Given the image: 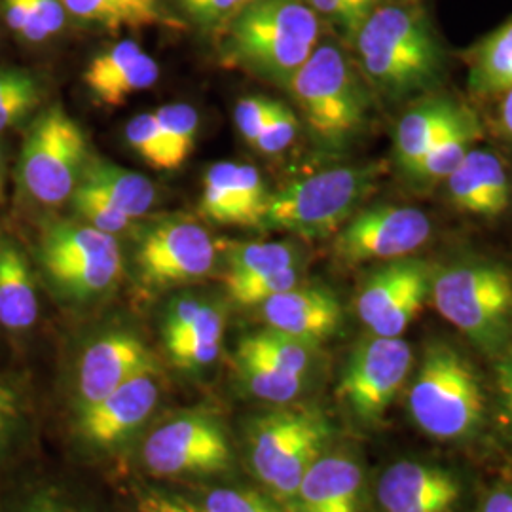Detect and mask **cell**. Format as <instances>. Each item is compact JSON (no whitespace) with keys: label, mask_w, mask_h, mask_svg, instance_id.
Returning a JSON list of instances; mask_svg holds the SVG:
<instances>
[{"label":"cell","mask_w":512,"mask_h":512,"mask_svg":"<svg viewBox=\"0 0 512 512\" xmlns=\"http://www.w3.org/2000/svg\"><path fill=\"white\" fill-rule=\"evenodd\" d=\"M370 90L389 103L435 92L448 54L425 0H384L349 44Z\"/></svg>","instance_id":"1"},{"label":"cell","mask_w":512,"mask_h":512,"mask_svg":"<svg viewBox=\"0 0 512 512\" xmlns=\"http://www.w3.org/2000/svg\"><path fill=\"white\" fill-rule=\"evenodd\" d=\"M323 21L308 0H253L226 27L228 65L289 88L321 42Z\"/></svg>","instance_id":"2"},{"label":"cell","mask_w":512,"mask_h":512,"mask_svg":"<svg viewBox=\"0 0 512 512\" xmlns=\"http://www.w3.org/2000/svg\"><path fill=\"white\" fill-rule=\"evenodd\" d=\"M440 315L482 353L497 357L512 340V272L494 260L465 258L435 268L431 296Z\"/></svg>","instance_id":"3"},{"label":"cell","mask_w":512,"mask_h":512,"mask_svg":"<svg viewBox=\"0 0 512 512\" xmlns=\"http://www.w3.org/2000/svg\"><path fill=\"white\" fill-rule=\"evenodd\" d=\"M308 128L325 147H344L365 126V78L336 40H321L289 88Z\"/></svg>","instance_id":"4"},{"label":"cell","mask_w":512,"mask_h":512,"mask_svg":"<svg viewBox=\"0 0 512 512\" xmlns=\"http://www.w3.org/2000/svg\"><path fill=\"white\" fill-rule=\"evenodd\" d=\"M408 410L433 439H471L486 414L484 389L473 363L450 344H429L408 389Z\"/></svg>","instance_id":"5"},{"label":"cell","mask_w":512,"mask_h":512,"mask_svg":"<svg viewBox=\"0 0 512 512\" xmlns=\"http://www.w3.org/2000/svg\"><path fill=\"white\" fill-rule=\"evenodd\" d=\"M384 165H346L319 171L270 196L262 228L298 238L334 236L372 196Z\"/></svg>","instance_id":"6"},{"label":"cell","mask_w":512,"mask_h":512,"mask_svg":"<svg viewBox=\"0 0 512 512\" xmlns=\"http://www.w3.org/2000/svg\"><path fill=\"white\" fill-rule=\"evenodd\" d=\"M90 162L84 129L61 105L40 112L19 156V181L33 202L57 207L71 200Z\"/></svg>","instance_id":"7"},{"label":"cell","mask_w":512,"mask_h":512,"mask_svg":"<svg viewBox=\"0 0 512 512\" xmlns=\"http://www.w3.org/2000/svg\"><path fill=\"white\" fill-rule=\"evenodd\" d=\"M327 439V421L311 410H277L258 418L249 435L256 476L293 505L302 478L321 458Z\"/></svg>","instance_id":"8"},{"label":"cell","mask_w":512,"mask_h":512,"mask_svg":"<svg viewBox=\"0 0 512 512\" xmlns=\"http://www.w3.org/2000/svg\"><path fill=\"white\" fill-rule=\"evenodd\" d=\"M412 365L414 353L401 336L372 334L349 355L338 397L357 420L378 423L401 393Z\"/></svg>","instance_id":"9"},{"label":"cell","mask_w":512,"mask_h":512,"mask_svg":"<svg viewBox=\"0 0 512 512\" xmlns=\"http://www.w3.org/2000/svg\"><path fill=\"white\" fill-rule=\"evenodd\" d=\"M433 236L425 211L410 205H376L357 211L340 228L332 251L344 264L389 262L414 256Z\"/></svg>","instance_id":"10"},{"label":"cell","mask_w":512,"mask_h":512,"mask_svg":"<svg viewBox=\"0 0 512 512\" xmlns=\"http://www.w3.org/2000/svg\"><path fill=\"white\" fill-rule=\"evenodd\" d=\"M433 275L435 268L418 256L389 260L368 275L355 310L370 334L401 336L429 300Z\"/></svg>","instance_id":"11"},{"label":"cell","mask_w":512,"mask_h":512,"mask_svg":"<svg viewBox=\"0 0 512 512\" xmlns=\"http://www.w3.org/2000/svg\"><path fill=\"white\" fill-rule=\"evenodd\" d=\"M219 243L202 224L167 219L152 224L139 239L135 264L139 279L156 289L202 279L215 268Z\"/></svg>","instance_id":"12"},{"label":"cell","mask_w":512,"mask_h":512,"mask_svg":"<svg viewBox=\"0 0 512 512\" xmlns=\"http://www.w3.org/2000/svg\"><path fill=\"white\" fill-rule=\"evenodd\" d=\"M143 458L152 475L219 473L230 463V446L217 421L186 414L150 433Z\"/></svg>","instance_id":"13"},{"label":"cell","mask_w":512,"mask_h":512,"mask_svg":"<svg viewBox=\"0 0 512 512\" xmlns=\"http://www.w3.org/2000/svg\"><path fill=\"white\" fill-rule=\"evenodd\" d=\"M270 196L256 167L219 162L205 171L200 213L220 226H262Z\"/></svg>","instance_id":"14"},{"label":"cell","mask_w":512,"mask_h":512,"mask_svg":"<svg viewBox=\"0 0 512 512\" xmlns=\"http://www.w3.org/2000/svg\"><path fill=\"white\" fill-rule=\"evenodd\" d=\"M459 499L458 476L423 461L393 463L378 482L384 512H454Z\"/></svg>","instance_id":"15"},{"label":"cell","mask_w":512,"mask_h":512,"mask_svg":"<svg viewBox=\"0 0 512 512\" xmlns=\"http://www.w3.org/2000/svg\"><path fill=\"white\" fill-rule=\"evenodd\" d=\"M160 385L156 366L135 374L101 401L84 406L80 427L84 437L97 446L116 444L135 431L158 403Z\"/></svg>","instance_id":"16"},{"label":"cell","mask_w":512,"mask_h":512,"mask_svg":"<svg viewBox=\"0 0 512 512\" xmlns=\"http://www.w3.org/2000/svg\"><path fill=\"white\" fill-rule=\"evenodd\" d=\"M147 346L129 332H110L95 340L80 359L78 395L84 406L101 401L135 374L152 368Z\"/></svg>","instance_id":"17"},{"label":"cell","mask_w":512,"mask_h":512,"mask_svg":"<svg viewBox=\"0 0 512 512\" xmlns=\"http://www.w3.org/2000/svg\"><path fill=\"white\" fill-rule=\"evenodd\" d=\"M442 184L448 202L461 213L495 219L511 207V177L501 156L492 150L473 148Z\"/></svg>","instance_id":"18"},{"label":"cell","mask_w":512,"mask_h":512,"mask_svg":"<svg viewBox=\"0 0 512 512\" xmlns=\"http://www.w3.org/2000/svg\"><path fill=\"white\" fill-rule=\"evenodd\" d=\"M160 78V65L133 40L112 44L95 55L84 84L103 107H122L131 95L150 90Z\"/></svg>","instance_id":"19"},{"label":"cell","mask_w":512,"mask_h":512,"mask_svg":"<svg viewBox=\"0 0 512 512\" xmlns=\"http://www.w3.org/2000/svg\"><path fill=\"white\" fill-rule=\"evenodd\" d=\"M260 315L268 329L317 346L340 327L342 306L327 289L296 285L260 304Z\"/></svg>","instance_id":"20"},{"label":"cell","mask_w":512,"mask_h":512,"mask_svg":"<svg viewBox=\"0 0 512 512\" xmlns=\"http://www.w3.org/2000/svg\"><path fill=\"white\" fill-rule=\"evenodd\" d=\"M471 109L446 93H429L404 112L395 128V164L401 173L410 171L421 158L456 128Z\"/></svg>","instance_id":"21"},{"label":"cell","mask_w":512,"mask_h":512,"mask_svg":"<svg viewBox=\"0 0 512 512\" xmlns=\"http://www.w3.org/2000/svg\"><path fill=\"white\" fill-rule=\"evenodd\" d=\"M363 471L348 456H321L294 495L296 512H363Z\"/></svg>","instance_id":"22"},{"label":"cell","mask_w":512,"mask_h":512,"mask_svg":"<svg viewBox=\"0 0 512 512\" xmlns=\"http://www.w3.org/2000/svg\"><path fill=\"white\" fill-rule=\"evenodd\" d=\"M467 88L478 99L501 97L512 88V16L463 52Z\"/></svg>","instance_id":"23"},{"label":"cell","mask_w":512,"mask_h":512,"mask_svg":"<svg viewBox=\"0 0 512 512\" xmlns=\"http://www.w3.org/2000/svg\"><path fill=\"white\" fill-rule=\"evenodd\" d=\"M38 319V296L29 260L10 239H0V325L29 330Z\"/></svg>","instance_id":"24"},{"label":"cell","mask_w":512,"mask_h":512,"mask_svg":"<svg viewBox=\"0 0 512 512\" xmlns=\"http://www.w3.org/2000/svg\"><path fill=\"white\" fill-rule=\"evenodd\" d=\"M80 181L109 198L131 220L145 217L156 203V186L150 179L107 160L90 158Z\"/></svg>","instance_id":"25"},{"label":"cell","mask_w":512,"mask_h":512,"mask_svg":"<svg viewBox=\"0 0 512 512\" xmlns=\"http://www.w3.org/2000/svg\"><path fill=\"white\" fill-rule=\"evenodd\" d=\"M484 129L475 112L471 110L456 128L450 129L435 147L431 148L418 164L403 177L420 188L442 184L465 160V156L480 143Z\"/></svg>","instance_id":"26"},{"label":"cell","mask_w":512,"mask_h":512,"mask_svg":"<svg viewBox=\"0 0 512 512\" xmlns=\"http://www.w3.org/2000/svg\"><path fill=\"white\" fill-rule=\"evenodd\" d=\"M55 287L74 300H88L110 291L122 274V251L112 255L42 264Z\"/></svg>","instance_id":"27"},{"label":"cell","mask_w":512,"mask_h":512,"mask_svg":"<svg viewBox=\"0 0 512 512\" xmlns=\"http://www.w3.org/2000/svg\"><path fill=\"white\" fill-rule=\"evenodd\" d=\"M74 19L107 31L143 29L165 23L162 0H61Z\"/></svg>","instance_id":"28"},{"label":"cell","mask_w":512,"mask_h":512,"mask_svg":"<svg viewBox=\"0 0 512 512\" xmlns=\"http://www.w3.org/2000/svg\"><path fill=\"white\" fill-rule=\"evenodd\" d=\"M226 315L217 304L205 302L196 321L165 342L171 361L181 368H203L219 357Z\"/></svg>","instance_id":"29"},{"label":"cell","mask_w":512,"mask_h":512,"mask_svg":"<svg viewBox=\"0 0 512 512\" xmlns=\"http://www.w3.org/2000/svg\"><path fill=\"white\" fill-rule=\"evenodd\" d=\"M302 249L294 241H249L224 247L226 275L224 279H238L251 275L268 274L275 270L300 266Z\"/></svg>","instance_id":"30"},{"label":"cell","mask_w":512,"mask_h":512,"mask_svg":"<svg viewBox=\"0 0 512 512\" xmlns=\"http://www.w3.org/2000/svg\"><path fill=\"white\" fill-rule=\"evenodd\" d=\"M238 365L243 382L258 399L275 404L291 403L304 389L306 376L285 372L239 349Z\"/></svg>","instance_id":"31"},{"label":"cell","mask_w":512,"mask_h":512,"mask_svg":"<svg viewBox=\"0 0 512 512\" xmlns=\"http://www.w3.org/2000/svg\"><path fill=\"white\" fill-rule=\"evenodd\" d=\"M239 351L277 366L285 372L306 376L313 359V346L274 329L262 330L241 340Z\"/></svg>","instance_id":"32"},{"label":"cell","mask_w":512,"mask_h":512,"mask_svg":"<svg viewBox=\"0 0 512 512\" xmlns=\"http://www.w3.org/2000/svg\"><path fill=\"white\" fill-rule=\"evenodd\" d=\"M154 116L164 133L165 143L171 152L173 167L179 169L196 148L198 129H200L198 110L190 105L177 103V105H165L162 109L156 110Z\"/></svg>","instance_id":"33"},{"label":"cell","mask_w":512,"mask_h":512,"mask_svg":"<svg viewBox=\"0 0 512 512\" xmlns=\"http://www.w3.org/2000/svg\"><path fill=\"white\" fill-rule=\"evenodd\" d=\"M40 103V86L25 71H0V133L27 118Z\"/></svg>","instance_id":"34"},{"label":"cell","mask_w":512,"mask_h":512,"mask_svg":"<svg viewBox=\"0 0 512 512\" xmlns=\"http://www.w3.org/2000/svg\"><path fill=\"white\" fill-rule=\"evenodd\" d=\"M300 277H302V264L268 272V274L224 279V285L234 302H238L241 306H260L275 294L285 293L296 285H300Z\"/></svg>","instance_id":"35"},{"label":"cell","mask_w":512,"mask_h":512,"mask_svg":"<svg viewBox=\"0 0 512 512\" xmlns=\"http://www.w3.org/2000/svg\"><path fill=\"white\" fill-rule=\"evenodd\" d=\"M71 202L80 219L86 220L88 226H93L105 234L118 236L131 226L128 215H124L109 198H105L90 184L80 181L71 196Z\"/></svg>","instance_id":"36"},{"label":"cell","mask_w":512,"mask_h":512,"mask_svg":"<svg viewBox=\"0 0 512 512\" xmlns=\"http://www.w3.org/2000/svg\"><path fill=\"white\" fill-rule=\"evenodd\" d=\"M126 141L150 167L173 171L171 152L154 112H143L126 124Z\"/></svg>","instance_id":"37"},{"label":"cell","mask_w":512,"mask_h":512,"mask_svg":"<svg viewBox=\"0 0 512 512\" xmlns=\"http://www.w3.org/2000/svg\"><path fill=\"white\" fill-rule=\"evenodd\" d=\"M311 8L317 12L321 21H327L330 27L351 44L370 12L384 0H308Z\"/></svg>","instance_id":"38"},{"label":"cell","mask_w":512,"mask_h":512,"mask_svg":"<svg viewBox=\"0 0 512 512\" xmlns=\"http://www.w3.org/2000/svg\"><path fill=\"white\" fill-rule=\"evenodd\" d=\"M253 0H179L184 14L202 31L226 29Z\"/></svg>","instance_id":"39"},{"label":"cell","mask_w":512,"mask_h":512,"mask_svg":"<svg viewBox=\"0 0 512 512\" xmlns=\"http://www.w3.org/2000/svg\"><path fill=\"white\" fill-rule=\"evenodd\" d=\"M298 135V118L293 110L281 103L274 118L258 133L253 145L258 152L275 156L291 147Z\"/></svg>","instance_id":"40"},{"label":"cell","mask_w":512,"mask_h":512,"mask_svg":"<svg viewBox=\"0 0 512 512\" xmlns=\"http://www.w3.org/2000/svg\"><path fill=\"white\" fill-rule=\"evenodd\" d=\"M279 107H281L279 101L262 97V95H251L241 99L234 110V120H236L239 135L249 145H253L258 133L274 118Z\"/></svg>","instance_id":"41"},{"label":"cell","mask_w":512,"mask_h":512,"mask_svg":"<svg viewBox=\"0 0 512 512\" xmlns=\"http://www.w3.org/2000/svg\"><path fill=\"white\" fill-rule=\"evenodd\" d=\"M205 512H281L264 497L247 490H213L205 497Z\"/></svg>","instance_id":"42"},{"label":"cell","mask_w":512,"mask_h":512,"mask_svg":"<svg viewBox=\"0 0 512 512\" xmlns=\"http://www.w3.org/2000/svg\"><path fill=\"white\" fill-rule=\"evenodd\" d=\"M2 16L8 27L27 42H44L48 40L38 23L31 0H2Z\"/></svg>","instance_id":"43"},{"label":"cell","mask_w":512,"mask_h":512,"mask_svg":"<svg viewBox=\"0 0 512 512\" xmlns=\"http://www.w3.org/2000/svg\"><path fill=\"white\" fill-rule=\"evenodd\" d=\"M203 306H205V300L194 296V294H186V296L173 300L169 310L165 313V342L179 336L183 330L188 329L196 321V317L200 315Z\"/></svg>","instance_id":"44"},{"label":"cell","mask_w":512,"mask_h":512,"mask_svg":"<svg viewBox=\"0 0 512 512\" xmlns=\"http://www.w3.org/2000/svg\"><path fill=\"white\" fill-rule=\"evenodd\" d=\"M31 4L46 37H54L63 29L67 12L61 0H31Z\"/></svg>","instance_id":"45"},{"label":"cell","mask_w":512,"mask_h":512,"mask_svg":"<svg viewBox=\"0 0 512 512\" xmlns=\"http://www.w3.org/2000/svg\"><path fill=\"white\" fill-rule=\"evenodd\" d=\"M495 378H497V387L501 393V399L505 404V410L512 421V340L509 346L503 349L495 357Z\"/></svg>","instance_id":"46"},{"label":"cell","mask_w":512,"mask_h":512,"mask_svg":"<svg viewBox=\"0 0 512 512\" xmlns=\"http://www.w3.org/2000/svg\"><path fill=\"white\" fill-rule=\"evenodd\" d=\"M137 512H205L183 499L165 497V495H145L137 501Z\"/></svg>","instance_id":"47"},{"label":"cell","mask_w":512,"mask_h":512,"mask_svg":"<svg viewBox=\"0 0 512 512\" xmlns=\"http://www.w3.org/2000/svg\"><path fill=\"white\" fill-rule=\"evenodd\" d=\"M482 512H512V484L495 486L486 497Z\"/></svg>","instance_id":"48"},{"label":"cell","mask_w":512,"mask_h":512,"mask_svg":"<svg viewBox=\"0 0 512 512\" xmlns=\"http://www.w3.org/2000/svg\"><path fill=\"white\" fill-rule=\"evenodd\" d=\"M21 512H73L52 495H35Z\"/></svg>","instance_id":"49"},{"label":"cell","mask_w":512,"mask_h":512,"mask_svg":"<svg viewBox=\"0 0 512 512\" xmlns=\"http://www.w3.org/2000/svg\"><path fill=\"white\" fill-rule=\"evenodd\" d=\"M499 129L501 133L512 141V88L501 95L499 105Z\"/></svg>","instance_id":"50"},{"label":"cell","mask_w":512,"mask_h":512,"mask_svg":"<svg viewBox=\"0 0 512 512\" xmlns=\"http://www.w3.org/2000/svg\"><path fill=\"white\" fill-rule=\"evenodd\" d=\"M0 412L18 414V399H16V395H14L8 387H4V385H0Z\"/></svg>","instance_id":"51"},{"label":"cell","mask_w":512,"mask_h":512,"mask_svg":"<svg viewBox=\"0 0 512 512\" xmlns=\"http://www.w3.org/2000/svg\"><path fill=\"white\" fill-rule=\"evenodd\" d=\"M4 186H6V158L0 145V203L4 200Z\"/></svg>","instance_id":"52"}]
</instances>
